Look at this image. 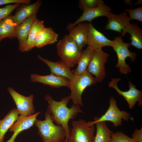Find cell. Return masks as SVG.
Wrapping results in <instances>:
<instances>
[{
	"mask_svg": "<svg viewBox=\"0 0 142 142\" xmlns=\"http://www.w3.org/2000/svg\"><path fill=\"white\" fill-rule=\"evenodd\" d=\"M89 26V24L87 23H80L68 30V35L82 50L87 44Z\"/></svg>",
	"mask_w": 142,
	"mask_h": 142,
	"instance_id": "obj_17",
	"label": "cell"
},
{
	"mask_svg": "<svg viewBox=\"0 0 142 142\" xmlns=\"http://www.w3.org/2000/svg\"><path fill=\"white\" fill-rule=\"evenodd\" d=\"M11 14L0 21V42L6 38L12 39L16 37L17 26L13 21Z\"/></svg>",
	"mask_w": 142,
	"mask_h": 142,
	"instance_id": "obj_23",
	"label": "cell"
},
{
	"mask_svg": "<svg viewBox=\"0 0 142 142\" xmlns=\"http://www.w3.org/2000/svg\"><path fill=\"white\" fill-rule=\"evenodd\" d=\"M40 112H38L33 115L25 117H18L17 120L12 125L9 131L13 132L11 138L6 142H14L17 136L23 131L28 129L33 125L37 116Z\"/></svg>",
	"mask_w": 142,
	"mask_h": 142,
	"instance_id": "obj_15",
	"label": "cell"
},
{
	"mask_svg": "<svg viewBox=\"0 0 142 142\" xmlns=\"http://www.w3.org/2000/svg\"><path fill=\"white\" fill-rule=\"evenodd\" d=\"M45 27L44 21L36 19L32 25L26 41L20 51L27 52L34 48L35 42L37 35Z\"/></svg>",
	"mask_w": 142,
	"mask_h": 142,
	"instance_id": "obj_22",
	"label": "cell"
},
{
	"mask_svg": "<svg viewBox=\"0 0 142 142\" xmlns=\"http://www.w3.org/2000/svg\"><path fill=\"white\" fill-rule=\"evenodd\" d=\"M51 119L49 114L46 111L45 119L36 120L34 124L38 128V134L42 142H65L66 133L61 126L56 125Z\"/></svg>",
	"mask_w": 142,
	"mask_h": 142,
	"instance_id": "obj_2",
	"label": "cell"
},
{
	"mask_svg": "<svg viewBox=\"0 0 142 142\" xmlns=\"http://www.w3.org/2000/svg\"><path fill=\"white\" fill-rule=\"evenodd\" d=\"M96 132L93 142H108L113 132L109 129L105 121L95 123Z\"/></svg>",
	"mask_w": 142,
	"mask_h": 142,
	"instance_id": "obj_26",
	"label": "cell"
},
{
	"mask_svg": "<svg viewBox=\"0 0 142 142\" xmlns=\"http://www.w3.org/2000/svg\"><path fill=\"white\" fill-rule=\"evenodd\" d=\"M94 50L92 47L88 46L85 49L82 51L77 68L75 69L72 70L74 75L81 74L87 70Z\"/></svg>",
	"mask_w": 142,
	"mask_h": 142,
	"instance_id": "obj_25",
	"label": "cell"
},
{
	"mask_svg": "<svg viewBox=\"0 0 142 142\" xmlns=\"http://www.w3.org/2000/svg\"><path fill=\"white\" fill-rule=\"evenodd\" d=\"M128 33L131 36L130 45L139 49H142V29L136 24L130 23L124 29L120 36L122 37Z\"/></svg>",
	"mask_w": 142,
	"mask_h": 142,
	"instance_id": "obj_21",
	"label": "cell"
},
{
	"mask_svg": "<svg viewBox=\"0 0 142 142\" xmlns=\"http://www.w3.org/2000/svg\"><path fill=\"white\" fill-rule=\"evenodd\" d=\"M56 48L61 61L70 68L78 64L82 50L68 34H66L59 41Z\"/></svg>",
	"mask_w": 142,
	"mask_h": 142,
	"instance_id": "obj_3",
	"label": "cell"
},
{
	"mask_svg": "<svg viewBox=\"0 0 142 142\" xmlns=\"http://www.w3.org/2000/svg\"><path fill=\"white\" fill-rule=\"evenodd\" d=\"M30 79L33 82L40 83L56 88L62 86L69 87L70 83V81L68 79L51 73L45 75L32 74L30 75Z\"/></svg>",
	"mask_w": 142,
	"mask_h": 142,
	"instance_id": "obj_14",
	"label": "cell"
},
{
	"mask_svg": "<svg viewBox=\"0 0 142 142\" xmlns=\"http://www.w3.org/2000/svg\"><path fill=\"white\" fill-rule=\"evenodd\" d=\"M16 3L13 4H9L0 8V21L11 15L13 11L20 5Z\"/></svg>",
	"mask_w": 142,
	"mask_h": 142,
	"instance_id": "obj_28",
	"label": "cell"
},
{
	"mask_svg": "<svg viewBox=\"0 0 142 142\" xmlns=\"http://www.w3.org/2000/svg\"><path fill=\"white\" fill-rule=\"evenodd\" d=\"M109 106L107 110L100 117H94L93 121L87 122L89 126L94 125L98 122L108 121L112 122L114 126L116 127L122 125V120L128 121L132 118L130 114L125 111H121L118 107L115 99L113 97L109 99Z\"/></svg>",
	"mask_w": 142,
	"mask_h": 142,
	"instance_id": "obj_6",
	"label": "cell"
},
{
	"mask_svg": "<svg viewBox=\"0 0 142 142\" xmlns=\"http://www.w3.org/2000/svg\"><path fill=\"white\" fill-rule=\"evenodd\" d=\"M132 138L136 142H142V128L140 129H136L134 131Z\"/></svg>",
	"mask_w": 142,
	"mask_h": 142,
	"instance_id": "obj_31",
	"label": "cell"
},
{
	"mask_svg": "<svg viewBox=\"0 0 142 142\" xmlns=\"http://www.w3.org/2000/svg\"><path fill=\"white\" fill-rule=\"evenodd\" d=\"M109 55L102 49L94 50L87 71L95 76L98 82H102L105 77V66Z\"/></svg>",
	"mask_w": 142,
	"mask_h": 142,
	"instance_id": "obj_8",
	"label": "cell"
},
{
	"mask_svg": "<svg viewBox=\"0 0 142 142\" xmlns=\"http://www.w3.org/2000/svg\"><path fill=\"white\" fill-rule=\"evenodd\" d=\"M125 1V3L130 5H131V3L130 0H126Z\"/></svg>",
	"mask_w": 142,
	"mask_h": 142,
	"instance_id": "obj_33",
	"label": "cell"
},
{
	"mask_svg": "<svg viewBox=\"0 0 142 142\" xmlns=\"http://www.w3.org/2000/svg\"><path fill=\"white\" fill-rule=\"evenodd\" d=\"M36 19V14L33 15L16 26V37L19 42L20 51L25 44L32 25Z\"/></svg>",
	"mask_w": 142,
	"mask_h": 142,
	"instance_id": "obj_19",
	"label": "cell"
},
{
	"mask_svg": "<svg viewBox=\"0 0 142 142\" xmlns=\"http://www.w3.org/2000/svg\"><path fill=\"white\" fill-rule=\"evenodd\" d=\"M14 142H17V141H14Z\"/></svg>",
	"mask_w": 142,
	"mask_h": 142,
	"instance_id": "obj_35",
	"label": "cell"
},
{
	"mask_svg": "<svg viewBox=\"0 0 142 142\" xmlns=\"http://www.w3.org/2000/svg\"><path fill=\"white\" fill-rule=\"evenodd\" d=\"M31 2L30 0H0V6L10 3L29 4Z\"/></svg>",
	"mask_w": 142,
	"mask_h": 142,
	"instance_id": "obj_32",
	"label": "cell"
},
{
	"mask_svg": "<svg viewBox=\"0 0 142 142\" xmlns=\"http://www.w3.org/2000/svg\"><path fill=\"white\" fill-rule=\"evenodd\" d=\"M104 4L102 0H79L78 6L83 11L85 9L94 8Z\"/></svg>",
	"mask_w": 142,
	"mask_h": 142,
	"instance_id": "obj_27",
	"label": "cell"
},
{
	"mask_svg": "<svg viewBox=\"0 0 142 142\" xmlns=\"http://www.w3.org/2000/svg\"><path fill=\"white\" fill-rule=\"evenodd\" d=\"M42 3L40 1L38 0L32 4H24L19 8L12 16L13 21L16 26L29 16L36 14Z\"/></svg>",
	"mask_w": 142,
	"mask_h": 142,
	"instance_id": "obj_18",
	"label": "cell"
},
{
	"mask_svg": "<svg viewBox=\"0 0 142 142\" xmlns=\"http://www.w3.org/2000/svg\"><path fill=\"white\" fill-rule=\"evenodd\" d=\"M37 56L40 60L49 67L51 74L66 78L70 81L72 79L74 75L70 68L61 61L53 62L43 58L40 55H38Z\"/></svg>",
	"mask_w": 142,
	"mask_h": 142,
	"instance_id": "obj_16",
	"label": "cell"
},
{
	"mask_svg": "<svg viewBox=\"0 0 142 142\" xmlns=\"http://www.w3.org/2000/svg\"><path fill=\"white\" fill-rule=\"evenodd\" d=\"M58 36L51 28L45 27L37 35L34 47L40 48L47 45L54 43L57 41Z\"/></svg>",
	"mask_w": 142,
	"mask_h": 142,
	"instance_id": "obj_20",
	"label": "cell"
},
{
	"mask_svg": "<svg viewBox=\"0 0 142 142\" xmlns=\"http://www.w3.org/2000/svg\"><path fill=\"white\" fill-rule=\"evenodd\" d=\"M113 41L111 47L116 53L118 58V62L115 67L119 68L121 74H128L131 70L129 65L126 63V59L129 57L131 62H133L136 58L137 54L129 51L128 48L130 45V43L124 42L120 36L115 37Z\"/></svg>",
	"mask_w": 142,
	"mask_h": 142,
	"instance_id": "obj_5",
	"label": "cell"
},
{
	"mask_svg": "<svg viewBox=\"0 0 142 142\" xmlns=\"http://www.w3.org/2000/svg\"><path fill=\"white\" fill-rule=\"evenodd\" d=\"M72 125L67 142H93L94 125L89 126L85 120L82 119L73 121Z\"/></svg>",
	"mask_w": 142,
	"mask_h": 142,
	"instance_id": "obj_7",
	"label": "cell"
},
{
	"mask_svg": "<svg viewBox=\"0 0 142 142\" xmlns=\"http://www.w3.org/2000/svg\"><path fill=\"white\" fill-rule=\"evenodd\" d=\"M87 45L94 50L102 49L104 46H111L113 40L107 38L102 33L97 30L90 23L89 24Z\"/></svg>",
	"mask_w": 142,
	"mask_h": 142,
	"instance_id": "obj_12",
	"label": "cell"
},
{
	"mask_svg": "<svg viewBox=\"0 0 142 142\" xmlns=\"http://www.w3.org/2000/svg\"><path fill=\"white\" fill-rule=\"evenodd\" d=\"M112 8L105 4L92 8L85 9L80 16L74 23H70L67 27L68 30L78 24L87 21L90 23L94 19L101 16L107 17Z\"/></svg>",
	"mask_w": 142,
	"mask_h": 142,
	"instance_id": "obj_11",
	"label": "cell"
},
{
	"mask_svg": "<svg viewBox=\"0 0 142 142\" xmlns=\"http://www.w3.org/2000/svg\"><path fill=\"white\" fill-rule=\"evenodd\" d=\"M108 142H115L111 138L108 140Z\"/></svg>",
	"mask_w": 142,
	"mask_h": 142,
	"instance_id": "obj_34",
	"label": "cell"
},
{
	"mask_svg": "<svg viewBox=\"0 0 142 142\" xmlns=\"http://www.w3.org/2000/svg\"><path fill=\"white\" fill-rule=\"evenodd\" d=\"M19 114L16 108L10 110L2 119H0V142H3L5 135L17 120Z\"/></svg>",
	"mask_w": 142,
	"mask_h": 142,
	"instance_id": "obj_24",
	"label": "cell"
},
{
	"mask_svg": "<svg viewBox=\"0 0 142 142\" xmlns=\"http://www.w3.org/2000/svg\"><path fill=\"white\" fill-rule=\"evenodd\" d=\"M111 138L115 142H136L132 138L120 131L113 133Z\"/></svg>",
	"mask_w": 142,
	"mask_h": 142,
	"instance_id": "obj_30",
	"label": "cell"
},
{
	"mask_svg": "<svg viewBox=\"0 0 142 142\" xmlns=\"http://www.w3.org/2000/svg\"><path fill=\"white\" fill-rule=\"evenodd\" d=\"M125 11L129 13L130 20L134 19L142 22V6L134 9H126Z\"/></svg>",
	"mask_w": 142,
	"mask_h": 142,
	"instance_id": "obj_29",
	"label": "cell"
},
{
	"mask_svg": "<svg viewBox=\"0 0 142 142\" xmlns=\"http://www.w3.org/2000/svg\"><path fill=\"white\" fill-rule=\"evenodd\" d=\"M97 82L96 78L87 70L81 74L74 75L70 81L69 87L71 90V99L73 104L83 106L81 97L84 91L88 87Z\"/></svg>",
	"mask_w": 142,
	"mask_h": 142,
	"instance_id": "obj_4",
	"label": "cell"
},
{
	"mask_svg": "<svg viewBox=\"0 0 142 142\" xmlns=\"http://www.w3.org/2000/svg\"><path fill=\"white\" fill-rule=\"evenodd\" d=\"M120 80V78H113L109 83V87L114 89L119 95H122L124 98L130 109H133L138 102L139 106L141 107L142 105V90L137 89L135 85L129 80V89L126 91H121L119 89L117 85L118 82Z\"/></svg>",
	"mask_w": 142,
	"mask_h": 142,
	"instance_id": "obj_9",
	"label": "cell"
},
{
	"mask_svg": "<svg viewBox=\"0 0 142 142\" xmlns=\"http://www.w3.org/2000/svg\"><path fill=\"white\" fill-rule=\"evenodd\" d=\"M7 90L16 104L19 114L18 117H26L34 114L33 94L26 97L19 93L11 87L8 88Z\"/></svg>",
	"mask_w": 142,
	"mask_h": 142,
	"instance_id": "obj_10",
	"label": "cell"
},
{
	"mask_svg": "<svg viewBox=\"0 0 142 142\" xmlns=\"http://www.w3.org/2000/svg\"><path fill=\"white\" fill-rule=\"evenodd\" d=\"M108 22L105 29L111 30L121 34L122 31L127 25L130 23V20L125 11L118 14L110 12L106 17Z\"/></svg>",
	"mask_w": 142,
	"mask_h": 142,
	"instance_id": "obj_13",
	"label": "cell"
},
{
	"mask_svg": "<svg viewBox=\"0 0 142 142\" xmlns=\"http://www.w3.org/2000/svg\"><path fill=\"white\" fill-rule=\"evenodd\" d=\"M48 105L47 111L50 114L53 122L57 125L62 126L66 133L65 142H67L70 133V129L68 125L70 119H73L79 113H83V111L79 105L73 104L68 108L67 105L71 99L70 95L64 97L59 101L54 100L48 94L45 96Z\"/></svg>",
	"mask_w": 142,
	"mask_h": 142,
	"instance_id": "obj_1",
	"label": "cell"
}]
</instances>
